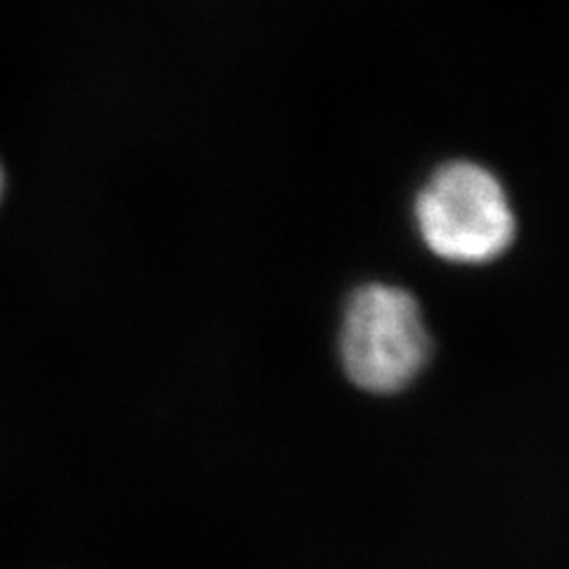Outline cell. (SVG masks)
Masks as SVG:
<instances>
[{
	"label": "cell",
	"instance_id": "6da1fadb",
	"mask_svg": "<svg viewBox=\"0 0 569 569\" xmlns=\"http://www.w3.org/2000/svg\"><path fill=\"white\" fill-rule=\"evenodd\" d=\"M427 359L430 337L411 295L389 284L356 290L342 328V363L353 385L395 395L420 376Z\"/></svg>",
	"mask_w": 569,
	"mask_h": 569
},
{
	"label": "cell",
	"instance_id": "7a4b0ae2",
	"mask_svg": "<svg viewBox=\"0 0 569 569\" xmlns=\"http://www.w3.org/2000/svg\"><path fill=\"white\" fill-rule=\"evenodd\" d=\"M420 236L435 254L458 263H485L506 252L515 236L512 209L501 183L477 164L439 169L416 207Z\"/></svg>",
	"mask_w": 569,
	"mask_h": 569
},
{
	"label": "cell",
	"instance_id": "3957f363",
	"mask_svg": "<svg viewBox=\"0 0 569 569\" xmlns=\"http://www.w3.org/2000/svg\"><path fill=\"white\" fill-rule=\"evenodd\" d=\"M0 192H3V171H0Z\"/></svg>",
	"mask_w": 569,
	"mask_h": 569
}]
</instances>
